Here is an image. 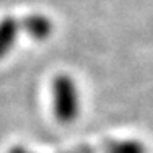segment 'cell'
Masks as SVG:
<instances>
[{
  "instance_id": "obj_2",
  "label": "cell",
  "mask_w": 153,
  "mask_h": 153,
  "mask_svg": "<svg viewBox=\"0 0 153 153\" xmlns=\"http://www.w3.org/2000/svg\"><path fill=\"white\" fill-rule=\"evenodd\" d=\"M21 26L23 21H16L13 18H5L3 21H0V59L10 52Z\"/></svg>"
},
{
  "instance_id": "obj_1",
  "label": "cell",
  "mask_w": 153,
  "mask_h": 153,
  "mask_svg": "<svg viewBox=\"0 0 153 153\" xmlns=\"http://www.w3.org/2000/svg\"><path fill=\"white\" fill-rule=\"evenodd\" d=\"M52 109L60 124H72L82 111V98L75 80L67 74H60L52 80Z\"/></svg>"
},
{
  "instance_id": "obj_5",
  "label": "cell",
  "mask_w": 153,
  "mask_h": 153,
  "mask_svg": "<svg viewBox=\"0 0 153 153\" xmlns=\"http://www.w3.org/2000/svg\"><path fill=\"white\" fill-rule=\"evenodd\" d=\"M8 153H33V152L26 150L25 147H13L10 148ZM64 153H103V145L101 147H86V145H83V147H76L74 150H68Z\"/></svg>"
},
{
  "instance_id": "obj_4",
  "label": "cell",
  "mask_w": 153,
  "mask_h": 153,
  "mask_svg": "<svg viewBox=\"0 0 153 153\" xmlns=\"http://www.w3.org/2000/svg\"><path fill=\"white\" fill-rule=\"evenodd\" d=\"M23 28L34 39H46L52 33L51 20L42 15H33L30 18H26V20H23Z\"/></svg>"
},
{
  "instance_id": "obj_3",
  "label": "cell",
  "mask_w": 153,
  "mask_h": 153,
  "mask_svg": "<svg viewBox=\"0 0 153 153\" xmlns=\"http://www.w3.org/2000/svg\"><path fill=\"white\" fill-rule=\"evenodd\" d=\"M103 153H148L147 145L137 138H121L103 143Z\"/></svg>"
}]
</instances>
